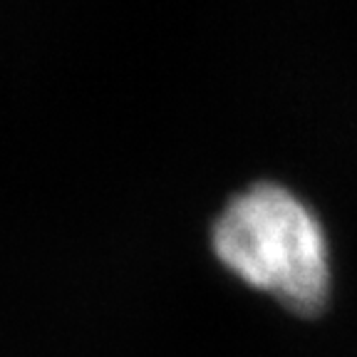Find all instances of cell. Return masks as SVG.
Returning a JSON list of instances; mask_svg holds the SVG:
<instances>
[{"label": "cell", "instance_id": "obj_1", "mask_svg": "<svg viewBox=\"0 0 357 357\" xmlns=\"http://www.w3.org/2000/svg\"><path fill=\"white\" fill-rule=\"evenodd\" d=\"M208 245L229 273L296 315H318L330 298L323 223L278 181H253L231 196L208 229Z\"/></svg>", "mask_w": 357, "mask_h": 357}]
</instances>
